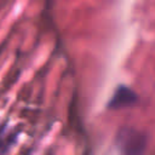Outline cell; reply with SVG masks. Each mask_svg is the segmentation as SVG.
<instances>
[{"instance_id": "7a4b0ae2", "label": "cell", "mask_w": 155, "mask_h": 155, "mask_svg": "<svg viewBox=\"0 0 155 155\" xmlns=\"http://www.w3.org/2000/svg\"><path fill=\"white\" fill-rule=\"evenodd\" d=\"M138 102V94L136 93L134 90H132L130 86L126 85H119L113 94L110 96L107 108L109 110H120V109H126L136 105Z\"/></svg>"}, {"instance_id": "6da1fadb", "label": "cell", "mask_w": 155, "mask_h": 155, "mask_svg": "<svg viewBox=\"0 0 155 155\" xmlns=\"http://www.w3.org/2000/svg\"><path fill=\"white\" fill-rule=\"evenodd\" d=\"M115 140L117 148L124 154H142L148 144V137L144 132L128 126L117 131Z\"/></svg>"}]
</instances>
